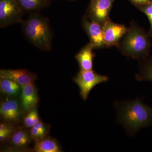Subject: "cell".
Returning a JSON list of instances; mask_svg holds the SVG:
<instances>
[{
  "label": "cell",
  "mask_w": 152,
  "mask_h": 152,
  "mask_svg": "<svg viewBox=\"0 0 152 152\" xmlns=\"http://www.w3.org/2000/svg\"><path fill=\"white\" fill-rule=\"evenodd\" d=\"M115 107L117 121L130 135H134L139 130L152 124V108L138 99L116 102Z\"/></svg>",
  "instance_id": "obj_1"
},
{
  "label": "cell",
  "mask_w": 152,
  "mask_h": 152,
  "mask_svg": "<svg viewBox=\"0 0 152 152\" xmlns=\"http://www.w3.org/2000/svg\"><path fill=\"white\" fill-rule=\"evenodd\" d=\"M151 36L142 28L133 23L118 45L124 56L142 60L148 57L151 46Z\"/></svg>",
  "instance_id": "obj_2"
},
{
  "label": "cell",
  "mask_w": 152,
  "mask_h": 152,
  "mask_svg": "<svg viewBox=\"0 0 152 152\" xmlns=\"http://www.w3.org/2000/svg\"><path fill=\"white\" fill-rule=\"evenodd\" d=\"M22 24L24 35L29 42L42 50H50L53 34L48 19L34 13Z\"/></svg>",
  "instance_id": "obj_3"
},
{
  "label": "cell",
  "mask_w": 152,
  "mask_h": 152,
  "mask_svg": "<svg viewBox=\"0 0 152 152\" xmlns=\"http://www.w3.org/2000/svg\"><path fill=\"white\" fill-rule=\"evenodd\" d=\"M107 76L100 75L93 70H80L74 77L73 81L77 85L80 95L84 100H86L90 93L97 85L108 81Z\"/></svg>",
  "instance_id": "obj_4"
},
{
  "label": "cell",
  "mask_w": 152,
  "mask_h": 152,
  "mask_svg": "<svg viewBox=\"0 0 152 152\" xmlns=\"http://www.w3.org/2000/svg\"><path fill=\"white\" fill-rule=\"evenodd\" d=\"M23 12L17 0H0V27L22 23Z\"/></svg>",
  "instance_id": "obj_5"
},
{
  "label": "cell",
  "mask_w": 152,
  "mask_h": 152,
  "mask_svg": "<svg viewBox=\"0 0 152 152\" xmlns=\"http://www.w3.org/2000/svg\"><path fill=\"white\" fill-rule=\"evenodd\" d=\"M116 0H91L86 16L91 20L103 25L110 19L109 15Z\"/></svg>",
  "instance_id": "obj_6"
},
{
  "label": "cell",
  "mask_w": 152,
  "mask_h": 152,
  "mask_svg": "<svg viewBox=\"0 0 152 152\" xmlns=\"http://www.w3.org/2000/svg\"><path fill=\"white\" fill-rule=\"evenodd\" d=\"M103 28L106 47L118 46L129 30L124 25L116 23L110 19L103 25Z\"/></svg>",
  "instance_id": "obj_7"
},
{
  "label": "cell",
  "mask_w": 152,
  "mask_h": 152,
  "mask_svg": "<svg viewBox=\"0 0 152 152\" xmlns=\"http://www.w3.org/2000/svg\"><path fill=\"white\" fill-rule=\"evenodd\" d=\"M83 28L86 33L90 42L94 49H101L106 47L104 40L103 25L89 20L86 15L82 20Z\"/></svg>",
  "instance_id": "obj_8"
},
{
  "label": "cell",
  "mask_w": 152,
  "mask_h": 152,
  "mask_svg": "<svg viewBox=\"0 0 152 152\" xmlns=\"http://www.w3.org/2000/svg\"><path fill=\"white\" fill-rule=\"evenodd\" d=\"M0 77L10 79L23 87L34 83L37 77L35 74L26 69H2L0 70Z\"/></svg>",
  "instance_id": "obj_9"
},
{
  "label": "cell",
  "mask_w": 152,
  "mask_h": 152,
  "mask_svg": "<svg viewBox=\"0 0 152 152\" xmlns=\"http://www.w3.org/2000/svg\"><path fill=\"white\" fill-rule=\"evenodd\" d=\"M39 102L37 89L34 83L22 87L21 105L23 111L27 113L35 107Z\"/></svg>",
  "instance_id": "obj_10"
},
{
  "label": "cell",
  "mask_w": 152,
  "mask_h": 152,
  "mask_svg": "<svg viewBox=\"0 0 152 152\" xmlns=\"http://www.w3.org/2000/svg\"><path fill=\"white\" fill-rule=\"evenodd\" d=\"M0 114L4 120L10 122H15L20 119L21 111L18 103L15 100L7 99L1 103Z\"/></svg>",
  "instance_id": "obj_11"
},
{
  "label": "cell",
  "mask_w": 152,
  "mask_h": 152,
  "mask_svg": "<svg viewBox=\"0 0 152 152\" xmlns=\"http://www.w3.org/2000/svg\"><path fill=\"white\" fill-rule=\"evenodd\" d=\"M94 49L91 43L83 47L75 56V58L78 64L80 70H92L94 59L95 55L93 52Z\"/></svg>",
  "instance_id": "obj_12"
},
{
  "label": "cell",
  "mask_w": 152,
  "mask_h": 152,
  "mask_svg": "<svg viewBox=\"0 0 152 152\" xmlns=\"http://www.w3.org/2000/svg\"><path fill=\"white\" fill-rule=\"evenodd\" d=\"M138 81H149L152 82V58L140 60L138 73L136 76Z\"/></svg>",
  "instance_id": "obj_13"
},
{
  "label": "cell",
  "mask_w": 152,
  "mask_h": 152,
  "mask_svg": "<svg viewBox=\"0 0 152 152\" xmlns=\"http://www.w3.org/2000/svg\"><path fill=\"white\" fill-rule=\"evenodd\" d=\"M23 12L36 13L46 7L48 0H17Z\"/></svg>",
  "instance_id": "obj_14"
},
{
  "label": "cell",
  "mask_w": 152,
  "mask_h": 152,
  "mask_svg": "<svg viewBox=\"0 0 152 152\" xmlns=\"http://www.w3.org/2000/svg\"><path fill=\"white\" fill-rule=\"evenodd\" d=\"M0 88L1 92L4 94L17 96L21 92L22 87L10 79L1 78Z\"/></svg>",
  "instance_id": "obj_15"
},
{
  "label": "cell",
  "mask_w": 152,
  "mask_h": 152,
  "mask_svg": "<svg viewBox=\"0 0 152 152\" xmlns=\"http://www.w3.org/2000/svg\"><path fill=\"white\" fill-rule=\"evenodd\" d=\"M34 151L37 152H60L59 146L53 139L48 138L37 141L34 146Z\"/></svg>",
  "instance_id": "obj_16"
},
{
  "label": "cell",
  "mask_w": 152,
  "mask_h": 152,
  "mask_svg": "<svg viewBox=\"0 0 152 152\" xmlns=\"http://www.w3.org/2000/svg\"><path fill=\"white\" fill-rule=\"evenodd\" d=\"M30 137L26 131L22 130L17 131L12 137V143L18 148H23L29 143Z\"/></svg>",
  "instance_id": "obj_17"
},
{
  "label": "cell",
  "mask_w": 152,
  "mask_h": 152,
  "mask_svg": "<svg viewBox=\"0 0 152 152\" xmlns=\"http://www.w3.org/2000/svg\"><path fill=\"white\" fill-rule=\"evenodd\" d=\"M39 121V115L37 109L35 107L28 112L24 120L25 126L27 128L33 127Z\"/></svg>",
  "instance_id": "obj_18"
},
{
  "label": "cell",
  "mask_w": 152,
  "mask_h": 152,
  "mask_svg": "<svg viewBox=\"0 0 152 152\" xmlns=\"http://www.w3.org/2000/svg\"><path fill=\"white\" fill-rule=\"evenodd\" d=\"M48 130V128L45 126L40 129L33 127L30 131L31 138L37 142L43 140L47 134Z\"/></svg>",
  "instance_id": "obj_19"
},
{
  "label": "cell",
  "mask_w": 152,
  "mask_h": 152,
  "mask_svg": "<svg viewBox=\"0 0 152 152\" xmlns=\"http://www.w3.org/2000/svg\"><path fill=\"white\" fill-rule=\"evenodd\" d=\"M12 127L6 124H1L0 125V140L4 142L12 134Z\"/></svg>",
  "instance_id": "obj_20"
},
{
  "label": "cell",
  "mask_w": 152,
  "mask_h": 152,
  "mask_svg": "<svg viewBox=\"0 0 152 152\" xmlns=\"http://www.w3.org/2000/svg\"><path fill=\"white\" fill-rule=\"evenodd\" d=\"M137 8L148 17L151 26L150 30H152V1L146 4Z\"/></svg>",
  "instance_id": "obj_21"
},
{
  "label": "cell",
  "mask_w": 152,
  "mask_h": 152,
  "mask_svg": "<svg viewBox=\"0 0 152 152\" xmlns=\"http://www.w3.org/2000/svg\"><path fill=\"white\" fill-rule=\"evenodd\" d=\"M130 1L133 4L138 7L140 6L146 4L151 1L152 0H130Z\"/></svg>",
  "instance_id": "obj_22"
},
{
  "label": "cell",
  "mask_w": 152,
  "mask_h": 152,
  "mask_svg": "<svg viewBox=\"0 0 152 152\" xmlns=\"http://www.w3.org/2000/svg\"><path fill=\"white\" fill-rule=\"evenodd\" d=\"M149 34L150 36L151 37H152V30H150V31L149 32Z\"/></svg>",
  "instance_id": "obj_23"
}]
</instances>
